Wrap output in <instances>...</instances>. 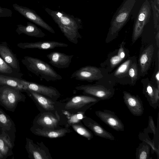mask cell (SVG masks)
<instances>
[{"label": "cell", "instance_id": "6da1fadb", "mask_svg": "<svg viewBox=\"0 0 159 159\" xmlns=\"http://www.w3.org/2000/svg\"><path fill=\"white\" fill-rule=\"evenodd\" d=\"M45 10L57 25L67 39L73 43L77 44L78 39L82 38L79 32V30L83 28L81 20L62 11L48 8H45Z\"/></svg>", "mask_w": 159, "mask_h": 159}, {"label": "cell", "instance_id": "7a4b0ae2", "mask_svg": "<svg viewBox=\"0 0 159 159\" xmlns=\"http://www.w3.org/2000/svg\"><path fill=\"white\" fill-rule=\"evenodd\" d=\"M21 61L29 71L39 77L41 80L54 81L62 78L49 64L39 58L25 56Z\"/></svg>", "mask_w": 159, "mask_h": 159}, {"label": "cell", "instance_id": "3957f363", "mask_svg": "<svg viewBox=\"0 0 159 159\" xmlns=\"http://www.w3.org/2000/svg\"><path fill=\"white\" fill-rule=\"evenodd\" d=\"M20 90L0 84V105L6 110L14 112L19 102H24L25 95Z\"/></svg>", "mask_w": 159, "mask_h": 159}, {"label": "cell", "instance_id": "277c9868", "mask_svg": "<svg viewBox=\"0 0 159 159\" xmlns=\"http://www.w3.org/2000/svg\"><path fill=\"white\" fill-rule=\"evenodd\" d=\"M136 0H126L119 8L111 20L109 33L117 34L124 25L132 9Z\"/></svg>", "mask_w": 159, "mask_h": 159}, {"label": "cell", "instance_id": "5b68a950", "mask_svg": "<svg viewBox=\"0 0 159 159\" xmlns=\"http://www.w3.org/2000/svg\"><path fill=\"white\" fill-rule=\"evenodd\" d=\"M100 100L93 97L85 95L72 97L65 104V108L68 110L85 112Z\"/></svg>", "mask_w": 159, "mask_h": 159}, {"label": "cell", "instance_id": "8992f818", "mask_svg": "<svg viewBox=\"0 0 159 159\" xmlns=\"http://www.w3.org/2000/svg\"><path fill=\"white\" fill-rule=\"evenodd\" d=\"M75 89L82 91L84 94L93 97L100 100L109 99L114 94L113 89L99 85H82L76 87Z\"/></svg>", "mask_w": 159, "mask_h": 159}, {"label": "cell", "instance_id": "52a82bcc", "mask_svg": "<svg viewBox=\"0 0 159 159\" xmlns=\"http://www.w3.org/2000/svg\"><path fill=\"white\" fill-rule=\"evenodd\" d=\"M151 14V6L148 0L143 4L138 13L133 29V43H134L142 34L143 28L148 22Z\"/></svg>", "mask_w": 159, "mask_h": 159}, {"label": "cell", "instance_id": "ba28073f", "mask_svg": "<svg viewBox=\"0 0 159 159\" xmlns=\"http://www.w3.org/2000/svg\"><path fill=\"white\" fill-rule=\"evenodd\" d=\"M101 70L98 68L90 66L82 67L74 72L70 78L92 82L103 77Z\"/></svg>", "mask_w": 159, "mask_h": 159}, {"label": "cell", "instance_id": "9c48e42d", "mask_svg": "<svg viewBox=\"0 0 159 159\" xmlns=\"http://www.w3.org/2000/svg\"><path fill=\"white\" fill-rule=\"evenodd\" d=\"M14 9L25 18L52 34L55 31L34 10L25 7L15 3L12 5Z\"/></svg>", "mask_w": 159, "mask_h": 159}, {"label": "cell", "instance_id": "30bf717a", "mask_svg": "<svg viewBox=\"0 0 159 159\" xmlns=\"http://www.w3.org/2000/svg\"><path fill=\"white\" fill-rule=\"evenodd\" d=\"M21 82L25 90L28 89L42 94L51 100L56 99L60 96L58 91L51 86H47L26 81L23 79Z\"/></svg>", "mask_w": 159, "mask_h": 159}, {"label": "cell", "instance_id": "8fae6325", "mask_svg": "<svg viewBox=\"0 0 159 159\" xmlns=\"http://www.w3.org/2000/svg\"><path fill=\"white\" fill-rule=\"evenodd\" d=\"M96 115L109 127L117 131H123L124 125L121 120L111 110L104 109L95 111Z\"/></svg>", "mask_w": 159, "mask_h": 159}, {"label": "cell", "instance_id": "7c38bea8", "mask_svg": "<svg viewBox=\"0 0 159 159\" xmlns=\"http://www.w3.org/2000/svg\"><path fill=\"white\" fill-rule=\"evenodd\" d=\"M124 102L131 113L139 116L143 115L144 108L142 101L138 95L135 96L126 91L123 92Z\"/></svg>", "mask_w": 159, "mask_h": 159}, {"label": "cell", "instance_id": "4fadbf2b", "mask_svg": "<svg viewBox=\"0 0 159 159\" xmlns=\"http://www.w3.org/2000/svg\"><path fill=\"white\" fill-rule=\"evenodd\" d=\"M0 56L16 71L21 72L19 60L6 42H0Z\"/></svg>", "mask_w": 159, "mask_h": 159}, {"label": "cell", "instance_id": "5bb4252c", "mask_svg": "<svg viewBox=\"0 0 159 159\" xmlns=\"http://www.w3.org/2000/svg\"><path fill=\"white\" fill-rule=\"evenodd\" d=\"M19 48L22 49L35 48L42 50H48L57 47L68 46L66 43L56 41H43L31 43H20L17 44Z\"/></svg>", "mask_w": 159, "mask_h": 159}, {"label": "cell", "instance_id": "9a60e30c", "mask_svg": "<svg viewBox=\"0 0 159 159\" xmlns=\"http://www.w3.org/2000/svg\"><path fill=\"white\" fill-rule=\"evenodd\" d=\"M73 56V55H67L56 51L51 52L46 55L49 60V63L59 69H65L68 67Z\"/></svg>", "mask_w": 159, "mask_h": 159}, {"label": "cell", "instance_id": "2e32d148", "mask_svg": "<svg viewBox=\"0 0 159 159\" xmlns=\"http://www.w3.org/2000/svg\"><path fill=\"white\" fill-rule=\"evenodd\" d=\"M82 121L84 125L89 129L95 135L111 140H115L114 136L111 133L106 130L92 119L85 116L82 118Z\"/></svg>", "mask_w": 159, "mask_h": 159}, {"label": "cell", "instance_id": "e0dca14e", "mask_svg": "<svg viewBox=\"0 0 159 159\" xmlns=\"http://www.w3.org/2000/svg\"><path fill=\"white\" fill-rule=\"evenodd\" d=\"M0 132L7 134L15 142L16 132L15 124L10 117L0 108Z\"/></svg>", "mask_w": 159, "mask_h": 159}, {"label": "cell", "instance_id": "ac0fdd59", "mask_svg": "<svg viewBox=\"0 0 159 159\" xmlns=\"http://www.w3.org/2000/svg\"><path fill=\"white\" fill-rule=\"evenodd\" d=\"M30 130L35 135L49 138L61 137L70 132V130L67 128L40 129L34 126L31 128Z\"/></svg>", "mask_w": 159, "mask_h": 159}, {"label": "cell", "instance_id": "d6986e66", "mask_svg": "<svg viewBox=\"0 0 159 159\" xmlns=\"http://www.w3.org/2000/svg\"><path fill=\"white\" fill-rule=\"evenodd\" d=\"M59 119L57 114L55 115L50 112H45L34 119V125H40L43 128H56Z\"/></svg>", "mask_w": 159, "mask_h": 159}, {"label": "cell", "instance_id": "ffe728a7", "mask_svg": "<svg viewBox=\"0 0 159 159\" xmlns=\"http://www.w3.org/2000/svg\"><path fill=\"white\" fill-rule=\"evenodd\" d=\"M24 92L39 106L47 111L55 110V103L51 99L37 93L26 89Z\"/></svg>", "mask_w": 159, "mask_h": 159}, {"label": "cell", "instance_id": "44dd1931", "mask_svg": "<svg viewBox=\"0 0 159 159\" xmlns=\"http://www.w3.org/2000/svg\"><path fill=\"white\" fill-rule=\"evenodd\" d=\"M14 145V142L7 134L0 132V159H6L13 155Z\"/></svg>", "mask_w": 159, "mask_h": 159}, {"label": "cell", "instance_id": "7402d4cb", "mask_svg": "<svg viewBox=\"0 0 159 159\" xmlns=\"http://www.w3.org/2000/svg\"><path fill=\"white\" fill-rule=\"evenodd\" d=\"M17 26L16 31L19 35L23 34L36 38H43L46 35L40 28L31 22H27L26 25L19 24Z\"/></svg>", "mask_w": 159, "mask_h": 159}, {"label": "cell", "instance_id": "603a6c76", "mask_svg": "<svg viewBox=\"0 0 159 159\" xmlns=\"http://www.w3.org/2000/svg\"><path fill=\"white\" fill-rule=\"evenodd\" d=\"M25 148L28 153V157L30 159H48V155L43 149L34 144L32 140L26 138Z\"/></svg>", "mask_w": 159, "mask_h": 159}, {"label": "cell", "instance_id": "cb8c5ba5", "mask_svg": "<svg viewBox=\"0 0 159 159\" xmlns=\"http://www.w3.org/2000/svg\"><path fill=\"white\" fill-rule=\"evenodd\" d=\"M143 93L151 107H159V89L148 83L144 86Z\"/></svg>", "mask_w": 159, "mask_h": 159}, {"label": "cell", "instance_id": "d4e9b609", "mask_svg": "<svg viewBox=\"0 0 159 159\" xmlns=\"http://www.w3.org/2000/svg\"><path fill=\"white\" fill-rule=\"evenodd\" d=\"M154 51L153 47L151 44L145 49L141 54L139 61L141 74L146 73L149 69Z\"/></svg>", "mask_w": 159, "mask_h": 159}, {"label": "cell", "instance_id": "484cf974", "mask_svg": "<svg viewBox=\"0 0 159 159\" xmlns=\"http://www.w3.org/2000/svg\"><path fill=\"white\" fill-rule=\"evenodd\" d=\"M22 79L0 75V84L8 85L24 92L25 88L21 82Z\"/></svg>", "mask_w": 159, "mask_h": 159}, {"label": "cell", "instance_id": "4316f807", "mask_svg": "<svg viewBox=\"0 0 159 159\" xmlns=\"http://www.w3.org/2000/svg\"><path fill=\"white\" fill-rule=\"evenodd\" d=\"M143 132L149 133H152L154 134L153 140L156 146L159 147V113L157 119V127L154 124L152 116L148 117V125L147 127L143 129Z\"/></svg>", "mask_w": 159, "mask_h": 159}, {"label": "cell", "instance_id": "83f0119b", "mask_svg": "<svg viewBox=\"0 0 159 159\" xmlns=\"http://www.w3.org/2000/svg\"><path fill=\"white\" fill-rule=\"evenodd\" d=\"M0 75L22 79L23 74L18 72L7 63L0 56Z\"/></svg>", "mask_w": 159, "mask_h": 159}, {"label": "cell", "instance_id": "f1b7e54d", "mask_svg": "<svg viewBox=\"0 0 159 159\" xmlns=\"http://www.w3.org/2000/svg\"><path fill=\"white\" fill-rule=\"evenodd\" d=\"M151 147L147 143L143 142L139 143L136 149L135 153L136 159H151L150 157Z\"/></svg>", "mask_w": 159, "mask_h": 159}, {"label": "cell", "instance_id": "f546056e", "mask_svg": "<svg viewBox=\"0 0 159 159\" xmlns=\"http://www.w3.org/2000/svg\"><path fill=\"white\" fill-rule=\"evenodd\" d=\"M125 43L123 42L120 45L117 54L112 57L110 59V65L112 68L116 66L125 57L124 45Z\"/></svg>", "mask_w": 159, "mask_h": 159}, {"label": "cell", "instance_id": "4dcf8cb0", "mask_svg": "<svg viewBox=\"0 0 159 159\" xmlns=\"http://www.w3.org/2000/svg\"><path fill=\"white\" fill-rule=\"evenodd\" d=\"M139 139L143 142L147 143L150 145L151 149V153L153 154L155 152L157 156V159L159 158V148L157 147L153 140H152L148 136V134L144 132H140L139 134Z\"/></svg>", "mask_w": 159, "mask_h": 159}, {"label": "cell", "instance_id": "1f68e13d", "mask_svg": "<svg viewBox=\"0 0 159 159\" xmlns=\"http://www.w3.org/2000/svg\"><path fill=\"white\" fill-rule=\"evenodd\" d=\"M71 126L78 134L88 140H90L93 138V134L92 132L82 125L79 124H71Z\"/></svg>", "mask_w": 159, "mask_h": 159}, {"label": "cell", "instance_id": "d6a6232c", "mask_svg": "<svg viewBox=\"0 0 159 159\" xmlns=\"http://www.w3.org/2000/svg\"><path fill=\"white\" fill-rule=\"evenodd\" d=\"M132 61L129 59L121 64L114 73V75L117 77L124 76L128 74V70L131 64Z\"/></svg>", "mask_w": 159, "mask_h": 159}, {"label": "cell", "instance_id": "836d02e7", "mask_svg": "<svg viewBox=\"0 0 159 159\" xmlns=\"http://www.w3.org/2000/svg\"><path fill=\"white\" fill-rule=\"evenodd\" d=\"M138 68L136 63L131 64L128 70V74L131 79L132 84H134L137 80L138 74Z\"/></svg>", "mask_w": 159, "mask_h": 159}, {"label": "cell", "instance_id": "e575fe53", "mask_svg": "<svg viewBox=\"0 0 159 159\" xmlns=\"http://www.w3.org/2000/svg\"><path fill=\"white\" fill-rule=\"evenodd\" d=\"M12 15V12L10 9L0 6V18L10 17Z\"/></svg>", "mask_w": 159, "mask_h": 159}, {"label": "cell", "instance_id": "d590c367", "mask_svg": "<svg viewBox=\"0 0 159 159\" xmlns=\"http://www.w3.org/2000/svg\"><path fill=\"white\" fill-rule=\"evenodd\" d=\"M155 78L157 81V88L159 89V72L157 71L155 75Z\"/></svg>", "mask_w": 159, "mask_h": 159}, {"label": "cell", "instance_id": "8d00e7d4", "mask_svg": "<svg viewBox=\"0 0 159 159\" xmlns=\"http://www.w3.org/2000/svg\"><path fill=\"white\" fill-rule=\"evenodd\" d=\"M156 40L157 45L158 48L159 47V33L158 31L156 37Z\"/></svg>", "mask_w": 159, "mask_h": 159}]
</instances>
